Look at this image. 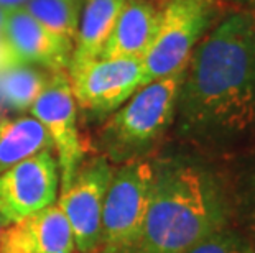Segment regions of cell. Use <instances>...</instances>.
Here are the masks:
<instances>
[{
    "instance_id": "ba28073f",
    "label": "cell",
    "mask_w": 255,
    "mask_h": 253,
    "mask_svg": "<svg viewBox=\"0 0 255 253\" xmlns=\"http://www.w3.org/2000/svg\"><path fill=\"white\" fill-rule=\"evenodd\" d=\"M112 171L106 158L91 160L79 166L59 197L58 206L66 215L74 247L81 253H97L99 250L102 207Z\"/></svg>"
},
{
    "instance_id": "2e32d148",
    "label": "cell",
    "mask_w": 255,
    "mask_h": 253,
    "mask_svg": "<svg viewBox=\"0 0 255 253\" xmlns=\"http://www.w3.org/2000/svg\"><path fill=\"white\" fill-rule=\"evenodd\" d=\"M43 28L74 48L79 26L81 2L68 0H28L23 7Z\"/></svg>"
},
{
    "instance_id": "d6986e66",
    "label": "cell",
    "mask_w": 255,
    "mask_h": 253,
    "mask_svg": "<svg viewBox=\"0 0 255 253\" xmlns=\"http://www.w3.org/2000/svg\"><path fill=\"white\" fill-rule=\"evenodd\" d=\"M28 0H0V8L7 10H17V8H23Z\"/></svg>"
},
{
    "instance_id": "9a60e30c",
    "label": "cell",
    "mask_w": 255,
    "mask_h": 253,
    "mask_svg": "<svg viewBox=\"0 0 255 253\" xmlns=\"http://www.w3.org/2000/svg\"><path fill=\"white\" fill-rule=\"evenodd\" d=\"M50 71L35 64L8 61L0 73V95L15 110H30L51 78Z\"/></svg>"
},
{
    "instance_id": "cb8c5ba5",
    "label": "cell",
    "mask_w": 255,
    "mask_h": 253,
    "mask_svg": "<svg viewBox=\"0 0 255 253\" xmlns=\"http://www.w3.org/2000/svg\"><path fill=\"white\" fill-rule=\"evenodd\" d=\"M68 2H81V0H68Z\"/></svg>"
},
{
    "instance_id": "5bb4252c",
    "label": "cell",
    "mask_w": 255,
    "mask_h": 253,
    "mask_svg": "<svg viewBox=\"0 0 255 253\" xmlns=\"http://www.w3.org/2000/svg\"><path fill=\"white\" fill-rule=\"evenodd\" d=\"M46 150H53V142L35 117L0 118V174Z\"/></svg>"
},
{
    "instance_id": "7a4b0ae2",
    "label": "cell",
    "mask_w": 255,
    "mask_h": 253,
    "mask_svg": "<svg viewBox=\"0 0 255 253\" xmlns=\"http://www.w3.org/2000/svg\"><path fill=\"white\" fill-rule=\"evenodd\" d=\"M227 204L208 173L191 165L155 168L140 239L132 253H184L226 227Z\"/></svg>"
},
{
    "instance_id": "4fadbf2b",
    "label": "cell",
    "mask_w": 255,
    "mask_h": 253,
    "mask_svg": "<svg viewBox=\"0 0 255 253\" xmlns=\"http://www.w3.org/2000/svg\"><path fill=\"white\" fill-rule=\"evenodd\" d=\"M126 2L127 0H86L81 8L69 66H79L101 58Z\"/></svg>"
},
{
    "instance_id": "7c38bea8",
    "label": "cell",
    "mask_w": 255,
    "mask_h": 253,
    "mask_svg": "<svg viewBox=\"0 0 255 253\" xmlns=\"http://www.w3.org/2000/svg\"><path fill=\"white\" fill-rule=\"evenodd\" d=\"M160 7L150 0H127L101 58L143 59L156 35Z\"/></svg>"
},
{
    "instance_id": "277c9868",
    "label": "cell",
    "mask_w": 255,
    "mask_h": 253,
    "mask_svg": "<svg viewBox=\"0 0 255 253\" xmlns=\"http://www.w3.org/2000/svg\"><path fill=\"white\" fill-rule=\"evenodd\" d=\"M158 7L156 35L142 59V85L186 68L218 13L216 0H160Z\"/></svg>"
},
{
    "instance_id": "8fae6325",
    "label": "cell",
    "mask_w": 255,
    "mask_h": 253,
    "mask_svg": "<svg viewBox=\"0 0 255 253\" xmlns=\"http://www.w3.org/2000/svg\"><path fill=\"white\" fill-rule=\"evenodd\" d=\"M74 239L58 204L7 225L0 234V253H73Z\"/></svg>"
},
{
    "instance_id": "9c48e42d",
    "label": "cell",
    "mask_w": 255,
    "mask_h": 253,
    "mask_svg": "<svg viewBox=\"0 0 255 253\" xmlns=\"http://www.w3.org/2000/svg\"><path fill=\"white\" fill-rule=\"evenodd\" d=\"M58 168L55 155L46 150L0 174V219L5 227L55 204Z\"/></svg>"
},
{
    "instance_id": "6da1fadb",
    "label": "cell",
    "mask_w": 255,
    "mask_h": 253,
    "mask_svg": "<svg viewBox=\"0 0 255 253\" xmlns=\"http://www.w3.org/2000/svg\"><path fill=\"white\" fill-rule=\"evenodd\" d=\"M176 118L181 135L227 145L255 127V17L237 7L203 36L184 69Z\"/></svg>"
},
{
    "instance_id": "7402d4cb",
    "label": "cell",
    "mask_w": 255,
    "mask_h": 253,
    "mask_svg": "<svg viewBox=\"0 0 255 253\" xmlns=\"http://www.w3.org/2000/svg\"><path fill=\"white\" fill-rule=\"evenodd\" d=\"M5 229V224L2 222V219H0V234H2V230Z\"/></svg>"
},
{
    "instance_id": "5b68a950",
    "label": "cell",
    "mask_w": 255,
    "mask_h": 253,
    "mask_svg": "<svg viewBox=\"0 0 255 253\" xmlns=\"http://www.w3.org/2000/svg\"><path fill=\"white\" fill-rule=\"evenodd\" d=\"M153 179L155 166L145 160L126 161L112 171L97 253H132L142 234Z\"/></svg>"
},
{
    "instance_id": "30bf717a",
    "label": "cell",
    "mask_w": 255,
    "mask_h": 253,
    "mask_svg": "<svg viewBox=\"0 0 255 253\" xmlns=\"http://www.w3.org/2000/svg\"><path fill=\"white\" fill-rule=\"evenodd\" d=\"M3 45L10 61L35 64L50 73L64 71L71 63L73 46L43 28L23 8L7 13Z\"/></svg>"
},
{
    "instance_id": "52a82bcc",
    "label": "cell",
    "mask_w": 255,
    "mask_h": 253,
    "mask_svg": "<svg viewBox=\"0 0 255 253\" xmlns=\"http://www.w3.org/2000/svg\"><path fill=\"white\" fill-rule=\"evenodd\" d=\"M30 112L46 128L58 153L63 189L69 186L83 163L84 147L78 132V104L68 73H53L45 89L31 104Z\"/></svg>"
},
{
    "instance_id": "8992f818",
    "label": "cell",
    "mask_w": 255,
    "mask_h": 253,
    "mask_svg": "<svg viewBox=\"0 0 255 253\" xmlns=\"http://www.w3.org/2000/svg\"><path fill=\"white\" fill-rule=\"evenodd\" d=\"M73 95L81 109L91 114L106 115L142 87V59L99 58L94 61L68 68Z\"/></svg>"
},
{
    "instance_id": "603a6c76",
    "label": "cell",
    "mask_w": 255,
    "mask_h": 253,
    "mask_svg": "<svg viewBox=\"0 0 255 253\" xmlns=\"http://www.w3.org/2000/svg\"><path fill=\"white\" fill-rule=\"evenodd\" d=\"M249 10H251V12L254 13V17H255V5H254V7H247Z\"/></svg>"
},
{
    "instance_id": "3957f363",
    "label": "cell",
    "mask_w": 255,
    "mask_h": 253,
    "mask_svg": "<svg viewBox=\"0 0 255 253\" xmlns=\"http://www.w3.org/2000/svg\"><path fill=\"white\" fill-rule=\"evenodd\" d=\"M184 69L142 85L126 104L112 112L102 127L101 138L114 158L140 160L160 142L176 118Z\"/></svg>"
},
{
    "instance_id": "44dd1931",
    "label": "cell",
    "mask_w": 255,
    "mask_h": 253,
    "mask_svg": "<svg viewBox=\"0 0 255 253\" xmlns=\"http://www.w3.org/2000/svg\"><path fill=\"white\" fill-rule=\"evenodd\" d=\"M231 2L236 3L237 7H242V8L254 7V5H255V0H231Z\"/></svg>"
},
{
    "instance_id": "ffe728a7",
    "label": "cell",
    "mask_w": 255,
    "mask_h": 253,
    "mask_svg": "<svg viewBox=\"0 0 255 253\" xmlns=\"http://www.w3.org/2000/svg\"><path fill=\"white\" fill-rule=\"evenodd\" d=\"M7 10L0 8V50H3V36H5V21H7Z\"/></svg>"
},
{
    "instance_id": "ac0fdd59",
    "label": "cell",
    "mask_w": 255,
    "mask_h": 253,
    "mask_svg": "<svg viewBox=\"0 0 255 253\" xmlns=\"http://www.w3.org/2000/svg\"><path fill=\"white\" fill-rule=\"evenodd\" d=\"M246 219L249 232L255 237V171L249 177L246 189Z\"/></svg>"
},
{
    "instance_id": "e0dca14e",
    "label": "cell",
    "mask_w": 255,
    "mask_h": 253,
    "mask_svg": "<svg viewBox=\"0 0 255 253\" xmlns=\"http://www.w3.org/2000/svg\"><path fill=\"white\" fill-rule=\"evenodd\" d=\"M184 253H255V242L222 227L206 235Z\"/></svg>"
}]
</instances>
